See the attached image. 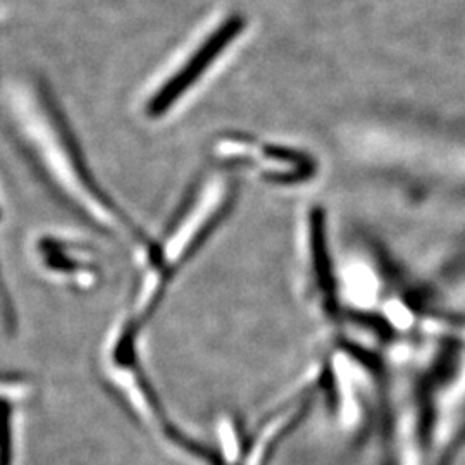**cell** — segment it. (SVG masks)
Wrapping results in <instances>:
<instances>
[{"instance_id": "obj_1", "label": "cell", "mask_w": 465, "mask_h": 465, "mask_svg": "<svg viewBox=\"0 0 465 465\" xmlns=\"http://www.w3.org/2000/svg\"><path fill=\"white\" fill-rule=\"evenodd\" d=\"M240 186L226 169L211 173L188 192L174 214L138 250L140 276L130 314L143 326L157 314L173 282L228 221Z\"/></svg>"}, {"instance_id": "obj_2", "label": "cell", "mask_w": 465, "mask_h": 465, "mask_svg": "<svg viewBox=\"0 0 465 465\" xmlns=\"http://www.w3.org/2000/svg\"><path fill=\"white\" fill-rule=\"evenodd\" d=\"M219 161L234 169L242 167V173H250L266 183L280 186L303 183L316 174L312 155L276 143H262L257 152L249 143L238 149L224 147L219 152Z\"/></svg>"}, {"instance_id": "obj_3", "label": "cell", "mask_w": 465, "mask_h": 465, "mask_svg": "<svg viewBox=\"0 0 465 465\" xmlns=\"http://www.w3.org/2000/svg\"><path fill=\"white\" fill-rule=\"evenodd\" d=\"M245 17H228L216 32L209 35V38L193 52L188 63L182 69H178L166 84H163L147 104V116L152 119H161L169 113L176 102L183 97L184 94L199 82L202 74L211 67L217 57L223 54L232 40L245 30Z\"/></svg>"}, {"instance_id": "obj_4", "label": "cell", "mask_w": 465, "mask_h": 465, "mask_svg": "<svg viewBox=\"0 0 465 465\" xmlns=\"http://www.w3.org/2000/svg\"><path fill=\"white\" fill-rule=\"evenodd\" d=\"M40 252L45 266L49 267L50 271L59 274L76 276V280H82V278H86L88 282L94 280L95 271L92 262H84L82 257H78V253L74 255L73 250L67 249L66 245L49 240L42 243Z\"/></svg>"}, {"instance_id": "obj_5", "label": "cell", "mask_w": 465, "mask_h": 465, "mask_svg": "<svg viewBox=\"0 0 465 465\" xmlns=\"http://www.w3.org/2000/svg\"><path fill=\"white\" fill-rule=\"evenodd\" d=\"M0 465H13V409L0 400Z\"/></svg>"}, {"instance_id": "obj_6", "label": "cell", "mask_w": 465, "mask_h": 465, "mask_svg": "<svg viewBox=\"0 0 465 465\" xmlns=\"http://www.w3.org/2000/svg\"><path fill=\"white\" fill-rule=\"evenodd\" d=\"M0 326L9 334H15L17 330V314L15 302L11 299V293L7 290V284L2 274L0 267Z\"/></svg>"}]
</instances>
